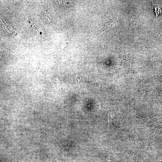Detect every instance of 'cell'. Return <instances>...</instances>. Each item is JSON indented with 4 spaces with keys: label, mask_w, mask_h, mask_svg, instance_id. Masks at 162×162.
<instances>
[{
    "label": "cell",
    "mask_w": 162,
    "mask_h": 162,
    "mask_svg": "<svg viewBox=\"0 0 162 162\" xmlns=\"http://www.w3.org/2000/svg\"><path fill=\"white\" fill-rule=\"evenodd\" d=\"M144 157L143 153L138 148L132 137L130 153L126 158L127 162H140Z\"/></svg>",
    "instance_id": "obj_1"
},
{
    "label": "cell",
    "mask_w": 162,
    "mask_h": 162,
    "mask_svg": "<svg viewBox=\"0 0 162 162\" xmlns=\"http://www.w3.org/2000/svg\"><path fill=\"white\" fill-rule=\"evenodd\" d=\"M115 25V22L112 21L105 22L104 27L96 31V35L98 36L106 30L111 29Z\"/></svg>",
    "instance_id": "obj_2"
},
{
    "label": "cell",
    "mask_w": 162,
    "mask_h": 162,
    "mask_svg": "<svg viewBox=\"0 0 162 162\" xmlns=\"http://www.w3.org/2000/svg\"><path fill=\"white\" fill-rule=\"evenodd\" d=\"M156 128L153 134L151 136L150 140L155 139L160 134H162V122H161L156 125Z\"/></svg>",
    "instance_id": "obj_3"
},
{
    "label": "cell",
    "mask_w": 162,
    "mask_h": 162,
    "mask_svg": "<svg viewBox=\"0 0 162 162\" xmlns=\"http://www.w3.org/2000/svg\"><path fill=\"white\" fill-rule=\"evenodd\" d=\"M154 9V11L155 13V17L157 20V17L158 15L162 13V9L160 5H156L152 4Z\"/></svg>",
    "instance_id": "obj_4"
},
{
    "label": "cell",
    "mask_w": 162,
    "mask_h": 162,
    "mask_svg": "<svg viewBox=\"0 0 162 162\" xmlns=\"http://www.w3.org/2000/svg\"><path fill=\"white\" fill-rule=\"evenodd\" d=\"M43 17L45 18L47 20L48 22H49L50 23L52 22V20L51 19L50 16H49V15L47 14V13H46V12H44V13H43Z\"/></svg>",
    "instance_id": "obj_5"
},
{
    "label": "cell",
    "mask_w": 162,
    "mask_h": 162,
    "mask_svg": "<svg viewBox=\"0 0 162 162\" xmlns=\"http://www.w3.org/2000/svg\"><path fill=\"white\" fill-rule=\"evenodd\" d=\"M137 22L136 20L134 18H132L131 20V26L133 28L136 27L137 26Z\"/></svg>",
    "instance_id": "obj_6"
},
{
    "label": "cell",
    "mask_w": 162,
    "mask_h": 162,
    "mask_svg": "<svg viewBox=\"0 0 162 162\" xmlns=\"http://www.w3.org/2000/svg\"><path fill=\"white\" fill-rule=\"evenodd\" d=\"M76 82L77 83V84L78 85L80 83V79L77 78L76 77Z\"/></svg>",
    "instance_id": "obj_7"
}]
</instances>
